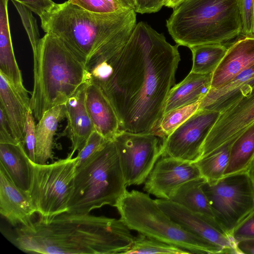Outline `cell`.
<instances>
[{
    "mask_svg": "<svg viewBox=\"0 0 254 254\" xmlns=\"http://www.w3.org/2000/svg\"><path fill=\"white\" fill-rule=\"evenodd\" d=\"M127 187L116 145L108 140L76 168L67 212L86 214L106 205L115 207Z\"/></svg>",
    "mask_w": 254,
    "mask_h": 254,
    "instance_id": "cell-7",
    "label": "cell"
},
{
    "mask_svg": "<svg viewBox=\"0 0 254 254\" xmlns=\"http://www.w3.org/2000/svg\"><path fill=\"white\" fill-rule=\"evenodd\" d=\"M199 103L200 101L173 109L164 114L156 134L162 139L169 135L198 110Z\"/></svg>",
    "mask_w": 254,
    "mask_h": 254,
    "instance_id": "cell-29",
    "label": "cell"
},
{
    "mask_svg": "<svg viewBox=\"0 0 254 254\" xmlns=\"http://www.w3.org/2000/svg\"><path fill=\"white\" fill-rule=\"evenodd\" d=\"M76 157L68 155L51 164L30 160L31 183L27 194L40 221L48 223L67 212L74 188Z\"/></svg>",
    "mask_w": 254,
    "mask_h": 254,
    "instance_id": "cell-8",
    "label": "cell"
},
{
    "mask_svg": "<svg viewBox=\"0 0 254 254\" xmlns=\"http://www.w3.org/2000/svg\"><path fill=\"white\" fill-rule=\"evenodd\" d=\"M136 13L134 9L93 13L67 0L56 3L40 18L42 29L59 38L86 66L104 42L137 23Z\"/></svg>",
    "mask_w": 254,
    "mask_h": 254,
    "instance_id": "cell-4",
    "label": "cell"
},
{
    "mask_svg": "<svg viewBox=\"0 0 254 254\" xmlns=\"http://www.w3.org/2000/svg\"><path fill=\"white\" fill-rule=\"evenodd\" d=\"M113 140L127 186L144 183L161 156L162 138L152 132L120 130Z\"/></svg>",
    "mask_w": 254,
    "mask_h": 254,
    "instance_id": "cell-10",
    "label": "cell"
},
{
    "mask_svg": "<svg viewBox=\"0 0 254 254\" xmlns=\"http://www.w3.org/2000/svg\"><path fill=\"white\" fill-rule=\"evenodd\" d=\"M166 27L179 46L224 44L241 34L239 0H182Z\"/></svg>",
    "mask_w": 254,
    "mask_h": 254,
    "instance_id": "cell-5",
    "label": "cell"
},
{
    "mask_svg": "<svg viewBox=\"0 0 254 254\" xmlns=\"http://www.w3.org/2000/svg\"><path fill=\"white\" fill-rule=\"evenodd\" d=\"M68 1L87 11L93 13H106L119 11L106 0H68Z\"/></svg>",
    "mask_w": 254,
    "mask_h": 254,
    "instance_id": "cell-34",
    "label": "cell"
},
{
    "mask_svg": "<svg viewBox=\"0 0 254 254\" xmlns=\"http://www.w3.org/2000/svg\"><path fill=\"white\" fill-rule=\"evenodd\" d=\"M243 36H254V0H239Z\"/></svg>",
    "mask_w": 254,
    "mask_h": 254,
    "instance_id": "cell-33",
    "label": "cell"
},
{
    "mask_svg": "<svg viewBox=\"0 0 254 254\" xmlns=\"http://www.w3.org/2000/svg\"><path fill=\"white\" fill-rule=\"evenodd\" d=\"M236 247L237 254H254V238L238 241Z\"/></svg>",
    "mask_w": 254,
    "mask_h": 254,
    "instance_id": "cell-40",
    "label": "cell"
},
{
    "mask_svg": "<svg viewBox=\"0 0 254 254\" xmlns=\"http://www.w3.org/2000/svg\"><path fill=\"white\" fill-rule=\"evenodd\" d=\"M200 177L195 162L162 156L144 182L143 190L158 198L169 199L182 185Z\"/></svg>",
    "mask_w": 254,
    "mask_h": 254,
    "instance_id": "cell-13",
    "label": "cell"
},
{
    "mask_svg": "<svg viewBox=\"0 0 254 254\" xmlns=\"http://www.w3.org/2000/svg\"><path fill=\"white\" fill-rule=\"evenodd\" d=\"M16 7L21 19L23 25L28 36L32 46L34 61L36 60L37 50L40 40L36 19L33 16L31 11L24 5L11 0Z\"/></svg>",
    "mask_w": 254,
    "mask_h": 254,
    "instance_id": "cell-31",
    "label": "cell"
},
{
    "mask_svg": "<svg viewBox=\"0 0 254 254\" xmlns=\"http://www.w3.org/2000/svg\"><path fill=\"white\" fill-rule=\"evenodd\" d=\"M228 48L224 44H206L192 46V64L190 72L199 74L213 73L219 65Z\"/></svg>",
    "mask_w": 254,
    "mask_h": 254,
    "instance_id": "cell-27",
    "label": "cell"
},
{
    "mask_svg": "<svg viewBox=\"0 0 254 254\" xmlns=\"http://www.w3.org/2000/svg\"><path fill=\"white\" fill-rule=\"evenodd\" d=\"M216 220L226 233L233 230L254 211V188L247 172L224 176L202 186Z\"/></svg>",
    "mask_w": 254,
    "mask_h": 254,
    "instance_id": "cell-9",
    "label": "cell"
},
{
    "mask_svg": "<svg viewBox=\"0 0 254 254\" xmlns=\"http://www.w3.org/2000/svg\"><path fill=\"white\" fill-rule=\"evenodd\" d=\"M36 208L27 192L18 188L0 163V213L12 226L32 223Z\"/></svg>",
    "mask_w": 254,
    "mask_h": 254,
    "instance_id": "cell-15",
    "label": "cell"
},
{
    "mask_svg": "<svg viewBox=\"0 0 254 254\" xmlns=\"http://www.w3.org/2000/svg\"><path fill=\"white\" fill-rule=\"evenodd\" d=\"M65 118V106L63 104L46 111L36 126L35 161L46 164L53 157L54 136L58 124Z\"/></svg>",
    "mask_w": 254,
    "mask_h": 254,
    "instance_id": "cell-24",
    "label": "cell"
},
{
    "mask_svg": "<svg viewBox=\"0 0 254 254\" xmlns=\"http://www.w3.org/2000/svg\"><path fill=\"white\" fill-rule=\"evenodd\" d=\"M182 1V0H167L165 6L174 8Z\"/></svg>",
    "mask_w": 254,
    "mask_h": 254,
    "instance_id": "cell-43",
    "label": "cell"
},
{
    "mask_svg": "<svg viewBox=\"0 0 254 254\" xmlns=\"http://www.w3.org/2000/svg\"><path fill=\"white\" fill-rule=\"evenodd\" d=\"M232 141L224 145L195 162L201 175L209 183H214L224 177L229 163Z\"/></svg>",
    "mask_w": 254,
    "mask_h": 254,
    "instance_id": "cell-28",
    "label": "cell"
},
{
    "mask_svg": "<svg viewBox=\"0 0 254 254\" xmlns=\"http://www.w3.org/2000/svg\"><path fill=\"white\" fill-rule=\"evenodd\" d=\"M254 65V36H243L234 42L213 72L211 88H220L244 70Z\"/></svg>",
    "mask_w": 254,
    "mask_h": 254,
    "instance_id": "cell-16",
    "label": "cell"
},
{
    "mask_svg": "<svg viewBox=\"0 0 254 254\" xmlns=\"http://www.w3.org/2000/svg\"><path fill=\"white\" fill-rule=\"evenodd\" d=\"M254 122V88L220 113L204 142L201 158L231 142Z\"/></svg>",
    "mask_w": 254,
    "mask_h": 254,
    "instance_id": "cell-12",
    "label": "cell"
},
{
    "mask_svg": "<svg viewBox=\"0 0 254 254\" xmlns=\"http://www.w3.org/2000/svg\"><path fill=\"white\" fill-rule=\"evenodd\" d=\"M220 113L198 110L172 133L162 139L161 156L191 162L201 157L202 147Z\"/></svg>",
    "mask_w": 254,
    "mask_h": 254,
    "instance_id": "cell-11",
    "label": "cell"
},
{
    "mask_svg": "<svg viewBox=\"0 0 254 254\" xmlns=\"http://www.w3.org/2000/svg\"><path fill=\"white\" fill-rule=\"evenodd\" d=\"M33 70L30 107L38 121L46 111L64 104L83 83L90 81L84 63L49 33L40 39Z\"/></svg>",
    "mask_w": 254,
    "mask_h": 254,
    "instance_id": "cell-3",
    "label": "cell"
},
{
    "mask_svg": "<svg viewBox=\"0 0 254 254\" xmlns=\"http://www.w3.org/2000/svg\"><path fill=\"white\" fill-rule=\"evenodd\" d=\"M85 105L95 130L106 139L113 140L120 130L118 116L101 89L91 82L86 90Z\"/></svg>",
    "mask_w": 254,
    "mask_h": 254,
    "instance_id": "cell-20",
    "label": "cell"
},
{
    "mask_svg": "<svg viewBox=\"0 0 254 254\" xmlns=\"http://www.w3.org/2000/svg\"><path fill=\"white\" fill-rule=\"evenodd\" d=\"M155 200L172 219L188 231L222 248L225 254H237L236 241L216 222L170 200Z\"/></svg>",
    "mask_w": 254,
    "mask_h": 254,
    "instance_id": "cell-14",
    "label": "cell"
},
{
    "mask_svg": "<svg viewBox=\"0 0 254 254\" xmlns=\"http://www.w3.org/2000/svg\"><path fill=\"white\" fill-rule=\"evenodd\" d=\"M19 142L13 137L3 110L0 108V143Z\"/></svg>",
    "mask_w": 254,
    "mask_h": 254,
    "instance_id": "cell-39",
    "label": "cell"
},
{
    "mask_svg": "<svg viewBox=\"0 0 254 254\" xmlns=\"http://www.w3.org/2000/svg\"><path fill=\"white\" fill-rule=\"evenodd\" d=\"M231 235L236 242L254 238V211L236 227Z\"/></svg>",
    "mask_w": 254,
    "mask_h": 254,
    "instance_id": "cell-36",
    "label": "cell"
},
{
    "mask_svg": "<svg viewBox=\"0 0 254 254\" xmlns=\"http://www.w3.org/2000/svg\"><path fill=\"white\" fill-rule=\"evenodd\" d=\"M14 230L6 238L31 254H125L134 238L121 219L67 212L48 223L39 220Z\"/></svg>",
    "mask_w": 254,
    "mask_h": 254,
    "instance_id": "cell-2",
    "label": "cell"
},
{
    "mask_svg": "<svg viewBox=\"0 0 254 254\" xmlns=\"http://www.w3.org/2000/svg\"><path fill=\"white\" fill-rule=\"evenodd\" d=\"M167 0H134V11L139 13H151L159 11Z\"/></svg>",
    "mask_w": 254,
    "mask_h": 254,
    "instance_id": "cell-38",
    "label": "cell"
},
{
    "mask_svg": "<svg viewBox=\"0 0 254 254\" xmlns=\"http://www.w3.org/2000/svg\"><path fill=\"white\" fill-rule=\"evenodd\" d=\"M188 254L190 252L140 233L134 237L133 244L125 254Z\"/></svg>",
    "mask_w": 254,
    "mask_h": 254,
    "instance_id": "cell-30",
    "label": "cell"
},
{
    "mask_svg": "<svg viewBox=\"0 0 254 254\" xmlns=\"http://www.w3.org/2000/svg\"><path fill=\"white\" fill-rule=\"evenodd\" d=\"M0 163L15 185L27 192L30 185V159L24 145L20 142L0 143Z\"/></svg>",
    "mask_w": 254,
    "mask_h": 254,
    "instance_id": "cell-22",
    "label": "cell"
},
{
    "mask_svg": "<svg viewBox=\"0 0 254 254\" xmlns=\"http://www.w3.org/2000/svg\"><path fill=\"white\" fill-rule=\"evenodd\" d=\"M119 10L126 9L134 10V0H106Z\"/></svg>",
    "mask_w": 254,
    "mask_h": 254,
    "instance_id": "cell-41",
    "label": "cell"
},
{
    "mask_svg": "<svg viewBox=\"0 0 254 254\" xmlns=\"http://www.w3.org/2000/svg\"><path fill=\"white\" fill-rule=\"evenodd\" d=\"M254 88V65L241 72L224 86L210 88L200 100L198 110L221 113Z\"/></svg>",
    "mask_w": 254,
    "mask_h": 254,
    "instance_id": "cell-19",
    "label": "cell"
},
{
    "mask_svg": "<svg viewBox=\"0 0 254 254\" xmlns=\"http://www.w3.org/2000/svg\"><path fill=\"white\" fill-rule=\"evenodd\" d=\"M26 88L18 89L0 73V108L4 111L14 138L24 145L27 115L31 109Z\"/></svg>",
    "mask_w": 254,
    "mask_h": 254,
    "instance_id": "cell-17",
    "label": "cell"
},
{
    "mask_svg": "<svg viewBox=\"0 0 254 254\" xmlns=\"http://www.w3.org/2000/svg\"><path fill=\"white\" fill-rule=\"evenodd\" d=\"M8 1L0 0V73L14 87L22 89L25 87L14 56L10 35Z\"/></svg>",
    "mask_w": 254,
    "mask_h": 254,
    "instance_id": "cell-23",
    "label": "cell"
},
{
    "mask_svg": "<svg viewBox=\"0 0 254 254\" xmlns=\"http://www.w3.org/2000/svg\"><path fill=\"white\" fill-rule=\"evenodd\" d=\"M163 33L140 21L104 42L86 65L118 116L120 130L156 133L176 84L181 56Z\"/></svg>",
    "mask_w": 254,
    "mask_h": 254,
    "instance_id": "cell-1",
    "label": "cell"
},
{
    "mask_svg": "<svg viewBox=\"0 0 254 254\" xmlns=\"http://www.w3.org/2000/svg\"><path fill=\"white\" fill-rule=\"evenodd\" d=\"M254 157V122L232 141L224 176L247 172Z\"/></svg>",
    "mask_w": 254,
    "mask_h": 254,
    "instance_id": "cell-26",
    "label": "cell"
},
{
    "mask_svg": "<svg viewBox=\"0 0 254 254\" xmlns=\"http://www.w3.org/2000/svg\"><path fill=\"white\" fill-rule=\"evenodd\" d=\"M24 5L40 17L49 11L55 5L52 0H13Z\"/></svg>",
    "mask_w": 254,
    "mask_h": 254,
    "instance_id": "cell-37",
    "label": "cell"
},
{
    "mask_svg": "<svg viewBox=\"0 0 254 254\" xmlns=\"http://www.w3.org/2000/svg\"><path fill=\"white\" fill-rule=\"evenodd\" d=\"M254 188V157L253 158L247 171Z\"/></svg>",
    "mask_w": 254,
    "mask_h": 254,
    "instance_id": "cell-42",
    "label": "cell"
},
{
    "mask_svg": "<svg viewBox=\"0 0 254 254\" xmlns=\"http://www.w3.org/2000/svg\"><path fill=\"white\" fill-rule=\"evenodd\" d=\"M206 182L205 179L202 177L190 180L180 186L168 200L218 223L202 188Z\"/></svg>",
    "mask_w": 254,
    "mask_h": 254,
    "instance_id": "cell-25",
    "label": "cell"
},
{
    "mask_svg": "<svg viewBox=\"0 0 254 254\" xmlns=\"http://www.w3.org/2000/svg\"><path fill=\"white\" fill-rule=\"evenodd\" d=\"M212 73L191 72L171 89L167 97L164 114L177 108L200 101L211 88Z\"/></svg>",
    "mask_w": 254,
    "mask_h": 254,
    "instance_id": "cell-21",
    "label": "cell"
},
{
    "mask_svg": "<svg viewBox=\"0 0 254 254\" xmlns=\"http://www.w3.org/2000/svg\"><path fill=\"white\" fill-rule=\"evenodd\" d=\"M90 81L83 83L64 103L67 130L72 143V150L68 155L73 156L80 151L88 138L95 130L85 105V93Z\"/></svg>",
    "mask_w": 254,
    "mask_h": 254,
    "instance_id": "cell-18",
    "label": "cell"
},
{
    "mask_svg": "<svg viewBox=\"0 0 254 254\" xmlns=\"http://www.w3.org/2000/svg\"><path fill=\"white\" fill-rule=\"evenodd\" d=\"M115 207L131 230L187 250L191 254H225L222 248L184 228L148 194L127 190Z\"/></svg>",
    "mask_w": 254,
    "mask_h": 254,
    "instance_id": "cell-6",
    "label": "cell"
},
{
    "mask_svg": "<svg viewBox=\"0 0 254 254\" xmlns=\"http://www.w3.org/2000/svg\"><path fill=\"white\" fill-rule=\"evenodd\" d=\"M36 125L33 112L30 109L27 115L25 127L24 144L31 160L35 161Z\"/></svg>",
    "mask_w": 254,
    "mask_h": 254,
    "instance_id": "cell-35",
    "label": "cell"
},
{
    "mask_svg": "<svg viewBox=\"0 0 254 254\" xmlns=\"http://www.w3.org/2000/svg\"><path fill=\"white\" fill-rule=\"evenodd\" d=\"M108 141L95 130H94L76 156V168L81 166L89 158L102 148Z\"/></svg>",
    "mask_w": 254,
    "mask_h": 254,
    "instance_id": "cell-32",
    "label": "cell"
}]
</instances>
